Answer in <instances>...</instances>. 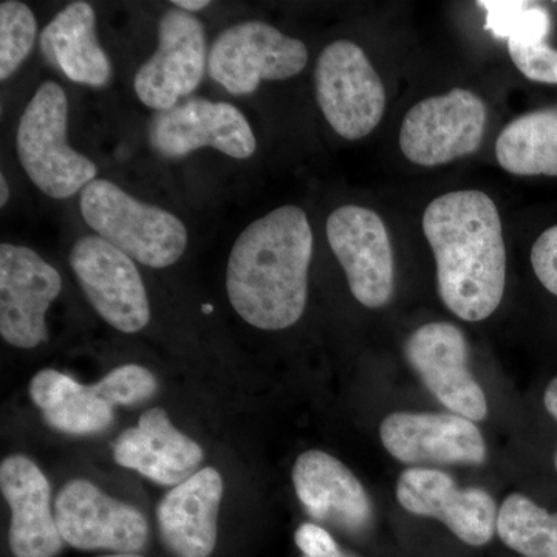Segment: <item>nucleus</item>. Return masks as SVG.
<instances>
[{"label": "nucleus", "mask_w": 557, "mask_h": 557, "mask_svg": "<svg viewBox=\"0 0 557 557\" xmlns=\"http://www.w3.org/2000/svg\"><path fill=\"white\" fill-rule=\"evenodd\" d=\"M79 386L78 381L54 369L40 370L30 381V397L40 410L60 405Z\"/></svg>", "instance_id": "29"}, {"label": "nucleus", "mask_w": 557, "mask_h": 557, "mask_svg": "<svg viewBox=\"0 0 557 557\" xmlns=\"http://www.w3.org/2000/svg\"><path fill=\"white\" fill-rule=\"evenodd\" d=\"M203 456L199 443L180 432L160 408L143 412L137 426L121 432L113 443L120 467L134 469L161 486H177L193 478Z\"/></svg>", "instance_id": "18"}, {"label": "nucleus", "mask_w": 557, "mask_h": 557, "mask_svg": "<svg viewBox=\"0 0 557 557\" xmlns=\"http://www.w3.org/2000/svg\"><path fill=\"white\" fill-rule=\"evenodd\" d=\"M223 479L218 469L201 468L174 486L157 507L161 541L175 557H209L218 544Z\"/></svg>", "instance_id": "20"}, {"label": "nucleus", "mask_w": 557, "mask_h": 557, "mask_svg": "<svg viewBox=\"0 0 557 557\" xmlns=\"http://www.w3.org/2000/svg\"><path fill=\"white\" fill-rule=\"evenodd\" d=\"M296 496L311 518L358 533L372 519L364 486L338 458L324 450H307L293 467Z\"/></svg>", "instance_id": "19"}, {"label": "nucleus", "mask_w": 557, "mask_h": 557, "mask_svg": "<svg viewBox=\"0 0 557 557\" xmlns=\"http://www.w3.org/2000/svg\"><path fill=\"white\" fill-rule=\"evenodd\" d=\"M314 87L319 108L341 137L361 139L379 126L386 109V90L368 54L350 40L322 50Z\"/></svg>", "instance_id": "5"}, {"label": "nucleus", "mask_w": 557, "mask_h": 557, "mask_svg": "<svg viewBox=\"0 0 557 557\" xmlns=\"http://www.w3.org/2000/svg\"><path fill=\"white\" fill-rule=\"evenodd\" d=\"M399 505L421 518L445 523L465 544L486 545L497 530V505L486 491L460 487L446 472L409 468L399 475Z\"/></svg>", "instance_id": "14"}, {"label": "nucleus", "mask_w": 557, "mask_h": 557, "mask_svg": "<svg viewBox=\"0 0 557 557\" xmlns=\"http://www.w3.org/2000/svg\"><path fill=\"white\" fill-rule=\"evenodd\" d=\"M38 35V22L25 3H0V79L7 81L27 60Z\"/></svg>", "instance_id": "26"}, {"label": "nucleus", "mask_w": 557, "mask_h": 557, "mask_svg": "<svg viewBox=\"0 0 557 557\" xmlns=\"http://www.w3.org/2000/svg\"><path fill=\"white\" fill-rule=\"evenodd\" d=\"M150 143L168 159L214 148L233 159L255 156L258 143L248 120L228 102L193 100L160 112L150 124Z\"/></svg>", "instance_id": "15"}, {"label": "nucleus", "mask_w": 557, "mask_h": 557, "mask_svg": "<svg viewBox=\"0 0 557 557\" xmlns=\"http://www.w3.org/2000/svg\"><path fill=\"white\" fill-rule=\"evenodd\" d=\"M84 295L109 325L137 333L150 321V306L134 260L101 237H84L70 252Z\"/></svg>", "instance_id": "10"}, {"label": "nucleus", "mask_w": 557, "mask_h": 557, "mask_svg": "<svg viewBox=\"0 0 557 557\" xmlns=\"http://www.w3.org/2000/svg\"><path fill=\"white\" fill-rule=\"evenodd\" d=\"M10 199L9 183H7L5 175H0V207H5L7 201Z\"/></svg>", "instance_id": "34"}, {"label": "nucleus", "mask_w": 557, "mask_h": 557, "mask_svg": "<svg viewBox=\"0 0 557 557\" xmlns=\"http://www.w3.org/2000/svg\"><path fill=\"white\" fill-rule=\"evenodd\" d=\"M69 101L60 84L47 81L22 113L17 126V156L36 188L51 199L83 193L97 180L94 161L70 148Z\"/></svg>", "instance_id": "4"}, {"label": "nucleus", "mask_w": 557, "mask_h": 557, "mask_svg": "<svg viewBox=\"0 0 557 557\" xmlns=\"http://www.w3.org/2000/svg\"><path fill=\"white\" fill-rule=\"evenodd\" d=\"M62 288L61 274L38 252L0 245V335L16 348L38 347L49 339L46 314Z\"/></svg>", "instance_id": "11"}, {"label": "nucleus", "mask_w": 557, "mask_h": 557, "mask_svg": "<svg viewBox=\"0 0 557 557\" xmlns=\"http://www.w3.org/2000/svg\"><path fill=\"white\" fill-rule=\"evenodd\" d=\"M79 207L98 237L150 269L174 265L188 245L182 220L135 200L109 180L89 183L81 193Z\"/></svg>", "instance_id": "3"}, {"label": "nucleus", "mask_w": 557, "mask_h": 557, "mask_svg": "<svg viewBox=\"0 0 557 557\" xmlns=\"http://www.w3.org/2000/svg\"><path fill=\"white\" fill-rule=\"evenodd\" d=\"M95 394L109 405L137 406L148 401L159 391V383L150 370L138 364H124L113 369L91 386Z\"/></svg>", "instance_id": "27"}, {"label": "nucleus", "mask_w": 557, "mask_h": 557, "mask_svg": "<svg viewBox=\"0 0 557 557\" xmlns=\"http://www.w3.org/2000/svg\"><path fill=\"white\" fill-rule=\"evenodd\" d=\"M311 256L313 231L299 207L287 205L256 220L231 249V306L252 327H292L306 311Z\"/></svg>", "instance_id": "2"}, {"label": "nucleus", "mask_w": 557, "mask_h": 557, "mask_svg": "<svg viewBox=\"0 0 557 557\" xmlns=\"http://www.w3.org/2000/svg\"><path fill=\"white\" fill-rule=\"evenodd\" d=\"M211 310H212L211 306L203 307V311H211Z\"/></svg>", "instance_id": "37"}, {"label": "nucleus", "mask_w": 557, "mask_h": 557, "mask_svg": "<svg viewBox=\"0 0 557 557\" xmlns=\"http://www.w3.org/2000/svg\"><path fill=\"white\" fill-rule=\"evenodd\" d=\"M479 7L486 11V30L497 39L519 44L545 42L552 30L548 11L534 3L480 0Z\"/></svg>", "instance_id": "24"}, {"label": "nucleus", "mask_w": 557, "mask_h": 557, "mask_svg": "<svg viewBox=\"0 0 557 557\" xmlns=\"http://www.w3.org/2000/svg\"><path fill=\"white\" fill-rule=\"evenodd\" d=\"M534 273L552 295L557 296V225L539 236L531 248Z\"/></svg>", "instance_id": "30"}, {"label": "nucleus", "mask_w": 557, "mask_h": 557, "mask_svg": "<svg viewBox=\"0 0 557 557\" xmlns=\"http://www.w3.org/2000/svg\"><path fill=\"white\" fill-rule=\"evenodd\" d=\"M100 557H145V556L138 555V553H113V555L100 556Z\"/></svg>", "instance_id": "36"}, {"label": "nucleus", "mask_w": 557, "mask_h": 557, "mask_svg": "<svg viewBox=\"0 0 557 557\" xmlns=\"http://www.w3.org/2000/svg\"><path fill=\"white\" fill-rule=\"evenodd\" d=\"M497 533L523 557H557V512L552 515L523 494L505 498L498 509Z\"/></svg>", "instance_id": "23"}, {"label": "nucleus", "mask_w": 557, "mask_h": 557, "mask_svg": "<svg viewBox=\"0 0 557 557\" xmlns=\"http://www.w3.org/2000/svg\"><path fill=\"white\" fill-rule=\"evenodd\" d=\"M423 233L437 262L438 295L463 321L500 306L507 251L496 203L482 190H456L428 205Z\"/></svg>", "instance_id": "1"}, {"label": "nucleus", "mask_w": 557, "mask_h": 557, "mask_svg": "<svg viewBox=\"0 0 557 557\" xmlns=\"http://www.w3.org/2000/svg\"><path fill=\"white\" fill-rule=\"evenodd\" d=\"M380 437L392 457L408 465H482L487 456L474 421L456 413H391Z\"/></svg>", "instance_id": "16"}, {"label": "nucleus", "mask_w": 557, "mask_h": 557, "mask_svg": "<svg viewBox=\"0 0 557 557\" xmlns=\"http://www.w3.org/2000/svg\"><path fill=\"white\" fill-rule=\"evenodd\" d=\"M207 62L201 22L178 9L168 10L159 24V49L135 75L139 101L150 109L170 110L199 87Z\"/></svg>", "instance_id": "13"}, {"label": "nucleus", "mask_w": 557, "mask_h": 557, "mask_svg": "<svg viewBox=\"0 0 557 557\" xmlns=\"http://www.w3.org/2000/svg\"><path fill=\"white\" fill-rule=\"evenodd\" d=\"M327 239L346 273L351 295L368 309L386 306L394 293V251L383 219L347 205L330 214Z\"/></svg>", "instance_id": "9"}, {"label": "nucleus", "mask_w": 557, "mask_h": 557, "mask_svg": "<svg viewBox=\"0 0 557 557\" xmlns=\"http://www.w3.org/2000/svg\"><path fill=\"white\" fill-rule=\"evenodd\" d=\"M172 3H174L178 10L183 11H199L207 9L209 5L208 0H175V2Z\"/></svg>", "instance_id": "33"}, {"label": "nucleus", "mask_w": 557, "mask_h": 557, "mask_svg": "<svg viewBox=\"0 0 557 557\" xmlns=\"http://www.w3.org/2000/svg\"><path fill=\"white\" fill-rule=\"evenodd\" d=\"M485 126V102L472 91L454 89L409 110L399 131V148L418 166H440L474 153Z\"/></svg>", "instance_id": "7"}, {"label": "nucleus", "mask_w": 557, "mask_h": 557, "mask_svg": "<svg viewBox=\"0 0 557 557\" xmlns=\"http://www.w3.org/2000/svg\"><path fill=\"white\" fill-rule=\"evenodd\" d=\"M544 406L545 409H547L549 416H552L553 420H555L557 423V376L555 380L549 381L547 388H545ZM555 467L557 471V449L555 456Z\"/></svg>", "instance_id": "32"}, {"label": "nucleus", "mask_w": 557, "mask_h": 557, "mask_svg": "<svg viewBox=\"0 0 557 557\" xmlns=\"http://www.w3.org/2000/svg\"><path fill=\"white\" fill-rule=\"evenodd\" d=\"M94 7L73 2L61 10L40 33L44 58L73 83L102 87L112 76V65L95 33Z\"/></svg>", "instance_id": "21"}, {"label": "nucleus", "mask_w": 557, "mask_h": 557, "mask_svg": "<svg viewBox=\"0 0 557 557\" xmlns=\"http://www.w3.org/2000/svg\"><path fill=\"white\" fill-rule=\"evenodd\" d=\"M54 518L65 544L84 552L138 553L148 544L149 525L134 505L102 493L89 480H70L54 500Z\"/></svg>", "instance_id": "8"}, {"label": "nucleus", "mask_w": 557, "mask_h": 557, "mask_svg": "<svg viewBox=\"0 0 557 557\" xmlns=\"http://www.w3.org/2000/svg\"><path fill=\"white\" fill-rule=\"evenodd\" d=\"M302 557H307V556H302ZM317 557H354V556L348 555V553L343 552V549H341L338 547V548L333 549V552H329V553H325V555L317 556Z\"/></svg>", "instance_id": "35"}, {"label": "nucleus", "mask_w": 557, "mask_h": 557, "mask_svg": "<svg viewBox=\"0 0 557 557\" xmlns=\"http://www.w3.org/2000/svg\"><path fill=\"white\" fill-rule=\"evenodd\" d=\"M0 490L9 504V544L14 557H54L65 544L51 511V487L38 465L10 456L0 465Z\"/></svg>", "instance_id": "17"}, {"label": "nucleus", "mask_w": 557, "mask_h": 557, "mask_svg": "<svg viewBox=\"0 0 557 557\" xmlns=\"http://www.w3.org/2000/svg\"><path fill=\"white\" fill-rule=\"evenodd\" d=\"M309 61L306 44L288 38L265 22L234 25L215 39L209 53V75L233 95H249L262 81L299 75Z\"/></svg>", "instance_id": "6"}, {"label": "nucleus", "mask_w": 557, "mask_h": 557, "mask_svg": "<svg viewBox=\"0 0 557 557\" xmlns=\"http://www.w3.org/2000/svg\"><path fill=\"white\" fill-rule=\"evenodd\" d=\"M410 368L450 412L471 421L485 420L487 401L468 368V344L449 322L421 325L405 344Z\"/></svg>", "instance_id": "12"}, {"label": "nucleus", "mask_w": 557, "mask_h": 557, "mask_svg": "<svg viewBox=\"0 0 557 557\" xmlns=\"http://www.w3.org/2000/svg\"><path fill=\"white\" fill-rule=\"evenodd\" d=\"M516 67L534 83L557 84V50L545 42H508Z\"/></svg>", "instance_id": "28"}, {"label": "nucleus", "mask_w": 557, "mask_h": 557, "mask_svg": "<svg viewBox=\"0 0 557 557\" xmlns=\"http://www.w3.org/2000/svg\"><path fill=\"white\" fill-rule=\"evenodd\" d=\"M295 542L302 556L317 557L338 548L335 539L317 523H304L295 533Z\"/></svg>", "instance_id": "31"}, {"label": "nucleus", "mask_w": 557, "mask_h": 557, "mask_svg": "<svg viewBox=\"0 0 557 557\" xmlns=\"http://www.w3.org/2000/svg\"><path fill=\"white\" fill-rule=\"evenodd\" d=\"M47 426L70 435L101 434L115 420L113 406L98 397L91 386H79L64 401L42 412Z\"/></svg>", "instance_id": "25"}, {"label": "nucleus", "mask_w": 557, "mask_h": 557, "mask_svg": "<svg viewBox=\"0 0 557 557\" xmlns=\"http://www.w3.org/2000/svg\"><path fill=\"white\" fill-rule=\"evenodd\" d=\"M498 164L509 174L557 177V108L512 120L496 141Z\"/></svg>", "instance_id": "22"}]
</instances>
